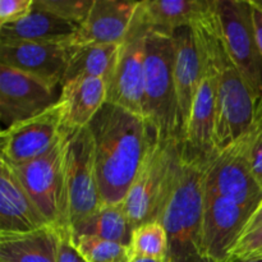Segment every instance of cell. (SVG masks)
Instances as JSON below:
<instances>
[{"instance_id": "1", "label": "cell", "mask_w": 262, "mask_h": 262, "mask_svg": "<svg viewBox=\"0 0 262 262\" xmlns=\"http://www.w3.org/2000/svg\"><path fill=\"white\" fill-rule=\"evenodd\" d=\"M95 143L97 183L104 204L119 205L156 138L142 115L106 102L89 125Z\"/></svg>"}, {"instance_id": "2", "label": "cell", "mask_w": 262, "mask_h": 262, "mask_svg": "<svg viewBox=\"0 0 262 262\" xmlns=\"http://www.w3.org/2000/svg\"><path fill=\"white\" fill-rule=\"evenodd\" d=\"M191 28L200 51L214 69L216 82L215 147L216 151L224 150L251 127L257 101L225 49L215 15L214 0L210 14Z\"/></svg>"}, {"instance_id": "3", "label": "cell", "mask_w": 262, "mask_h": 262, "mask_svg": "<svg viewBox=\"0 0 262 262\" xmlns=\"http://www.w3.org/2000/svg\"><path fill=\"white\" fill-rule=\"evenodd\" d=\"M207 160L182 150L176 183L160 222L168 234V262H210L204 250V176Z\"/></svg>"}, {"instance_id": "4", "label": "cell", "mask_w": 262, "mask_h": 262, "mask_svg": "<svg viewBox=\"0 0 262 262\" xmlns=\"http://www.w3.org/2000/svg\"><path fill=\"white\" fill-rule=\"evenodd\" d=\"M174 56V35L150 28L146 40L143 117L161 141H181Z\"/></svg>"}, {"instance_id": "5", "label": "cell", "mask_w": 262, "mask_h": 262, "mask_svg": "<svg viewBox=\"0 0 262 262\" xmlns=\"http://www.w3.org/2000/svg\"><path fill=\"white\" fill-rule=\"evenodd\" d=\"M182 150V141L155 138L122 204L133 228L160 222L181 168Z\"/></svg>"}, {"instance_id": "6", "label": "cell", "mask_w": 262, "mask_h": 262, "mask_svg": "<svg viewBox=\"0 0 262 262\" xmlns=\"http://www.w3.org/2000/svg\"><path fill=\"white\" fill-rule=\"evenodd\" d=\"M67 216L73 232L104 205L95 166V143L89 127L61 129Z\"/></svg>"}, {"instance_id": "7", "label": "cell", "mask_w": 262, "mask_h": 262, "mask_svg": "<svg viewBox=\"0 0 262 262\" xmlns=\"http://www.w3.org/2000/svg\"><path fill=\"white\" fill-rule=\"evenodd\" d=\"M13 169L46 222L59 232H71L67 216L63 135L48 152Z\"/></svg>"}, {"instance_id": "8", "label": "cell", "mask_w": 262, "mask_h": 262, "mask_svg": "<svg viewBox=\"0 0 262 262\" xmlns=\"http://www.w3.org/2000/svg\"><path fill=\"white\" fill-rule=\"evenodd\" d=\"M220 35L256 101L262 97V55L255 38L250 0H214Z\"/></svg>"}, {"instance_id": "9", "label": "cell", "mask_w": 262, "mask_h": 262, "mask_svg": "<svg viewBox=\"0 0 262 262\" xmlns=\"http://www.w3.org/2000/svg\"><path fill=\"white\" fill-rule=\"evenodd\" d=\"M204 191L255 212L262 204V187L251 171L247 135L216 151L205 168Z\"/></svg>"}, {"instance_id": "10", "label": "cell", "mask_w": 262, "mask_h": 262, "mask_svg": "<svg viewBox=\"0 0 262 262\" xmlns=\"http://www.w3.org/2000/svg\"><path fill=\"white\" fill-rule=\"evenodd\" d=\"M141 3V2H140ZM150 27L140 5L129 31L119 45L117 61L107 82V101L143 117L146 40Z\"/></svg>"}, {"instance_id": "11", "label": "cell", "mask_w": 262, "mask_h": 262, "mask_svg": "<svg viewBox=\"0 0 262 262\" xmlns=\"http://www.w3.org/2000/svg\"><path fill=\"white\" fill-rule=\"evenodd\" d=\"M63 114L59 100L41 114L7 127L2 132V159L19 166L48 152L60 138Z\"/></svg>"}, {"instance_id": "12", "label": "cell", "mask_w": 262, "mask_h": 262, "mask_svg": "<svg viewBox=\"0 0 262 262\" xmlns=\"http://www.w3.org/2000/svg\"><path fill=\"white\" fill-rule=\"evenodd\" d=\"M58 100L48 83L0 64V118L5 127L41 114Z\"/></svg>"}, {"instance_id": "13", "label": "cell", "mask_w": 262, "mask_h": 262, "mask_svg": "<svg viewBox=\"0 0 262 262\" xmlns=\"http://www.w3.org/2000/svg\"><path fill=\"white\" fill-rule=\"evenodd\" d=\"M74 45L51 42H0V64L45 82L63 83Z\"/></svg>"}, {"instance_id": "14", "label": "cell", "mask_w": 262, "mask_h": 262, "mask_svg": "<svg viewBox=\"0 0 262 262\" xmlns=\"http://www.w3.org/2000/svg\"><path fill=\"white\" fill-rule=\"evenodd\" d=\"M255 214L204 191V250L210 262H227L250 217Z\"/></svg>"}, {"instance_id": "15", "label": "cell", "mask_w": 262, "mask_h": 262, "mask_svg": "<svg viewBox=\"0 0 262 262\" xmlns=\"http://www.w3.org/2000/svg\"><path fill=\"white\" fill-rule=\"evenodd\" d=\"M200 50V49H199ZM202 77L192 105L191 117L183 136V151L193 158L209 160L216 154L215 147V112L216 82L211 63L200 51Z\"/></svg>"}, {"instance_id": "16", "label": "cell", "mask_w": 262, "mask_h": 262, "mask_svg": "<svg viewBox=\"0 0 262 262\" xmlns=\"http://www.w3.org/2000/svg\"><path fill=\"white\" fill-rule=\"evenodd\" d=\"M48 227L13 166L0 159V233L22 234Z\"/></svg>"}, {"instance_id": "17", "label": "cell", "mask_w": 262, "mask_h": 262, "mask_svg": "<svg viewBox=\"0 0 262 262\" xmlns=\"http://www.w3.org/2000/svg\"><path fill=\"white\" fill-rule=\"evenodd\" d=\"M174 78L181 141L186 133L191 117L192 105L202 77V60L199 45L191 27H184L174 33Z\"/></svg>"}, {"instance_id": "18", "label": "cell", "mask_w": 262, "mask_h": 262, "mask_svg": "<svg viewBox=\"0 0 262 262\" xmlns=\"http://www.w3.org/2000/svg\"><path fill=\"white\" fill-rule=\"evenodd\" d=\"M140 2L95 0L86 22L79 27L78 43H122Z\"/></svg>"}, {"instance_id": "19", "label": "cell", "mask_w": 262, "mask_h": 262, "mask_svg": "<svg viewBox=\"0 0 262 262\" xmlns=\"http://www.w3.org/2000/svg\"><path fill=\"white\" fill-rule=\"evenodd\" d=\"M107 101V81L95 77L76 78L61 84L59 104L63 114V128L89 127Z\"/></svg>"}, {"instance_id": "20", "label": "cell", "mask_w": 262, "mask_h": 262, "mask_svg": "<svg viewBox=\"0 0 262 262\" xmlns=\"http://www.w3.org/2000/svg\"><path fill=\"white\" fill-rule=\"evenodd\" d=\"M79 27L50 12L35 7L14 25L0 27V42L78 43Z\"/></svg>"}, {"instance_id": "21", "label": "cell", "mask_w": 262, "mask_h": 262, "mask_svg": "<svg viewBox=\"0 0 262 262\" xmlns=\"http://www.w3.org/2000/svg\"><path fill=\"white\" fill-rule=\"evenodd\" d=\"M140 8L151 30L174 35L209 15L212 0H143Z\"/></svg>"}, {"instance_id": "22", "label": "cell", "mask_w": 262, "mask_h": 262, "mask_svg": "<svg viewBox=\"0 0 262 262\" xmlns=\"http://www.w3.org/2000/svg\"><path fill=\"white\" fill-rule=\"evenodd\" d=\"M59 233L53 227L22 234L0 233V262H56Z\"/></svg>"}, {"instance_id": "23", "label": "cell", "mask_w": 262, "mask_h": 262, "mask_svg": "<svg viewBox=\"0 0 262 262\" xmlns=\"http://www.w3.org/2000/svg\"><path fill=\"white\" fill-rule=\"evenodd\" d=\"M119 45L97 42L74 45L63 83L83 77H95L109 82L117 61Z\"/></svg>"}, {"instance_id": "24", "label": "cell", "mask_w": 262, "mask_h": 262, "mask_svg": "<svg viewBox=\"0 0 262 262\" xmlns=\"http://www.w3.org/2000/svg\"><path fill=\"white\" fill-rule=\"evenodd\" d=\"M133 225L122 204H104L92 216L84 220L73 235H90L129 246L132 241Z\"/></svg>"}, {"instance_id": "25", "label": "cell", "mask_w": 262, "mask_h": 262, "mask_svg": "<svg viewBox=\"0 0 262 262\" xmlns=\"http://www.w3.org/2000/svg\"><path fill=\"white\" fill-rule=\"evenodd\" d=\"M130 250L135 258L165 261L168 255V234L163 223L156 220L135 228L130 241Z\"/></svg>"}, {"instance_id": "26", "label": "cell", "mask_w": 262, "mask_h": 262, "mask_svg": "<svg viewBox=\"0 0 262 262\" xmlns=\"http://www.w3.org/2000/svg\"><path fill=\"white\" fill-rule=\"evenodd\" d=\"M74 246L86 262H132L135 260L129 246L90 235H73Z\"/></svg>"}, {"instance_id": "27", "label": "cell", "mask_w": 262, "mask_h": 262, "mask_svg": "<svg viewBox=\"0 0 262 262\" xmlns=\"http://www.w3.org/2000/svg\"><path fill=\"white\" fill-rule=\"evenodd\" d=\"M230 258L241 261L262 258V204L241 233Z\"/></svg>"}, {"instance_id": "28", "label": "cell", "mask_w": 262, "mask_h": 262, "mask_svg": "<svg viewBox=\"0 0 262 262\" xmlns=\"http://www.w3.org/2000/svg\"><path fill=\"white\" fill-rule=\"evenodd\" d=\"M94 2L95 0H35V7L81 27L86 22Z\"/></svg>"}, {"instance_id": "29", "label": "cell", "mask_w": 262, "mask_h": 262, "mask_svg": "<svg viewBox=\"0 0 262 262\" xmlns=\"http://www.w3.org/2000/svg\"><path fill=\"white\" fill-rule=\"evenodd\" d=\"M247 135V155L251 171L262 187V110L256 106L255 118L246 132Z\"/></svg>"}, {"instance_id": "30", "label": "cell", "mask_w": 262, "mask_h": 262, "mask_svg": "<svg viewBox=\"0 0 262 262\" xmlns=\"http://www.w3.org/2000/svg\"><path fill=\"white\" fill-rule=\"evenodd\" d=\"M35 0H0V27L14 25L27 17Z\"/></svg>"}, {"instance_id": "31", "label": "cell", "mask_w": 262, "mask_h": 262, "mask_svg": "<svg viewBox=\"0 0 262 262\" xmlns=\"http://www.w3.org/2000/svg\"><path fill=\"white\" fill-rule=\"evenodd\" d=\"M56 262H86L74 246L71 232L59 233L58 261Z\"/></svg>"}, {"instance_id": "32", "label": "cell", "mask_w": 262, "mask_h": 262, "mask_svg": "<svg viewBox=\"0 0 262 262\" xmlns=\"http://www.w3.org/2000/svg\"><path fill=\"white\" fill-rule=\"evenodd\" d=\"M251 14H252L253 32H255L256 42H257L258 50L262 55V9L256 4L253 0H250Z\"/></svg>"}, {"instance_id": "33", "label": "cell", "mask_w": 262, "mask_h": 262, "mask_svg": "<svg viewBox=\"0 0 262 262\" xmlns=\"http://www.w3.org/2000/svg\"><path fill=\"white\" fill-rule=\"evenodd\" d=\"M132 262H163V261H158V260H152V258H141V257H136Z\"/></svg>"}, {"instance_id": "34", "label": "cell", "mask_w": 262, "mask_h": 262, "mask_svg": "<svg viewBox=\"0 0 262 262\" xmlns=\"http://www.w3.org/2000/svg\"><path fill=\"white\" fill-rule=\"evenodd\" d=\"M227 262H262V258H256V260H248V261H241V260H234V258H229Z\"/></svg>"}, {"instance_id": "35", "label": "cell", "mask_w": 262, "mask_h": 262, "mask_svg": "<svg viewBox=\"0 0 262 262\" xmlns=\"http://www.w3.org/2000/svg\"><path fill=\"white\" fill-rule=\"evenodd\" d=\"M256 106H257V107H260V109L262 110V97H261L260 100H258V101H257V104H256Z\"/></svg>"}, {"instance_id": "36", "label": "cell", "mask_w": 262, "mask_h": 262, "mask_svg": "<svg viewBox=\"0 0 262 262\" xmlns=\"http://www.w3.org/2000/svg\"><path fill=\"white\" fill-rule=\"evenodd\" d=\"M253 2H255V3H256V4H257V5H258V7H260V8H261V9H262V0H253Z\"/></svg>"}, {"instance_id": "37", "label": "cell", "mask_w": 262, "mask_h": 262, "mask_svg": "<svg viewBox=\"0 0 262 262\" xmlns=\"http://www.w3.org/2000/svg\"><path fill=\"white\" fill-rule=\"evenodd\" d=\"M164 262H168V261H164Z\"/></svg>"}]
</instances>
